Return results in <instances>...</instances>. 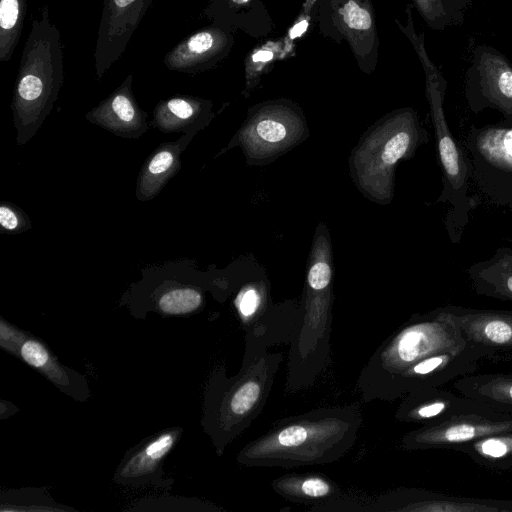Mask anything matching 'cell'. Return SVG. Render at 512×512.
I'll return each mask as SVG.
<instances>
[{"instance_id": "33", "label": "cell", "mask_w": 512, "mask_h": 512, "mask_svg": "<svg viewBox=\"0 0 512 512\" xmlns=\"http://www.w3.org/2000/svg\"><path fill=\"white\" fill-rule=\"evenodd\" d=\"M29 333L0 317V347L5 352L19 358L22 343Z\"/></svg>"}, {"instance_id": "12", "label": "cell", "mask_w": 512, "mask_h": 512, "mask_svg": "<svg viewBox=\"0 0 512 512\" xmlns=\"http://www.w3.org/2000/svg\"><path fill=\"white\" fill-rule=\"evenodd\" d=\"M512 429V414L493 409L454 416L443 422L419 426L400 440L407 451L453 450L479 438Z\"/></svg>"}, {"instance_id": "7", "label": "cell", "mask_w": 512, "mask_h": 512, "mask_svg": "<svg viewBox=\"0 0 512 512\" xmlns=\"http://www.w3.org/2000/svg\"><path fill=\"white\" fill-rule=\"evenodd\" d=\"M309 135L305 114L295 101L266 100L249 107L244 122L216 156L238 147L246 165L265 166L302 144Z\"/></svg>"}, {"instance_id": "6", "label": "cell", "mask_w": 512, "mask_h": 512, "mask_svg": "<svg viewBox=\"0 0 512 512\" xmlns=\"http://www.w3.org/2000/svg\"><path fill=\"white\" fill-rule=\"evenodd\" d=\"M405 13V23L399 19H395V22L414 47L425 74L426 98L442 170L443 191L439 200L451 205L454 226H463L474 207V201L468 195L470 170L466 155L453 137L444 112L447 81L428 56L424 34L416 33L411 5L406 7Z\"/></svg>"}, {"instance_id": "4", "label": "cell", "mask_w": 512, "mask_h": 512, "mask_svg": "<svg viewBox=\"0 0 512 512\" xmlns=\"http://www.w3.org/2000/svg\"><path fill=\"white\" fill-rule=\"evenodd\" d=\"M64 83V54L59 29L43 5L33 18L22 50L10 108L16 142L31 140L50 114Z\"/></svg>"}, {"instance_id": "18", "label": "cell", "mask_w": 512, "mask_h": 512, "mask_svg": "<svg viewBox=\"0 0 512 512\" xmlns=\"http://www.w3.org/2000/svg\"><path fill=\"white\" fill-rule=\"evenodd\" d=\"M490 409L481 401L433 387L404 396L394 416L398 422L425 426L457 415Z\"/></svg>"}, {"instance_id": "21", "label": "cell", "mask_w": 512, "mask_h": 512, "mask_svg": "<svg viewBox=\"0 0 512 512\" xmlns=\"http://www.w3.org/2000/svg\"><path fill=\"white\" fill-rule=\"evenodd\" d=\"M19 359L74 400L85 402L90 398L87 379L74 369L63 365L50 348L34 335L29 334L22 343Z\"/></svg>"}, {"instance_id": "11", "label": "cell", "mask_w": 512, "mask_h": 512, "mask_svg": "<svg viewBox=\"0 0 512 512\" xmlns=\"http://www.w3.org/2000/svg\"><path fill=\"white\" fill-rule=\"evenodd\" d=\"M464 97L473 113L496 109L512 123V64L507 57L490 45L475 46L464 76Z\"/></svg>"}, {"instance_id": "25", "label": "cell", "mask_w": 512, "mask_h": 512, "mask_svg": "<svg viewBox=\"0 0 512 512\" xmlns=\"http://www.w3.org/2000/svg\"><path fill=\"white\" fill-rule=\"evenodd\" d=\"M272 489L282 498L317 506L341 496L340 486L322 473L286 474L275 478Z\"/></svg>"}, {"instance_id": "28", "label": "cell", "mask_w": 512, "mask_h": 512, "mask_svg": "<svg viewBox=\"0 0 512 512\" xmlns=\"http://www.w3.org/2000/svg\"><path fill=\"white\" fill-rule=\"evenodd\" d=\"M477 465L506 472L512 470V429L491 434L457 449Z\"/></svg>"}, {"instance_id": "35", "label": "cell", "mask_w": 512, "mask_h": 512, "mask_svg": "<svg viewBox=\"0 0 512 512\" xmlns=\"http://www.w3.org/2000/svg\"><path fill=\"white\" fill-rule=\"evenodd\" d=\"M453 12L458 23L464 20V13L469 8L473 0H445Z\"/></svg>"}, {"instance_id": "17", "label": "cell", "mask_w": 512, "mask_h": 512, "mask_svg": "<svg viewBox=\"0 0 512 512\" xmlns=\"http://www.w3.org/2000/svg\"><path fill=\"white\" fill-rule=\"evenodd\" d=\"M235 32L212 23L182 39L163 59L167 69L195 74L210 70L228 57Z\"/></svg>"}, {"instance_id": "36", "label": "cell", "mask_w": 512, "mask_h": 512, "mask_svg": "<svg viewBox=\"0 0 512 512\" xmlns=\"http://www.w3.org/2000/svg\"><path fill=\"white\" fill-rule=\"evenodd\" d=\"M494 361H497V362L502 361V362L512 363V353L501 355V356L497 357Z\"/></svg>"}, {"instance_id": "24", "label": "cell", "mask_w": 512, "mask_h": 512, "mask_svg": "<svg viewBox=\"0 0 512 512\" xmlns=\"http://www.w3.org/2000/svg\"><path fill=\"white\" fill-rule=\"evenodd\" d=\"M466 272L476 294L512 302L511 248H498L490 258L472 264Z\"/></svg>"}, {"instance_id": "3", "label": "cell", "mask_w": 512, "mask_h": 512, "mask_svg": "<svg viewBox=\"0 0 512 512\" xmlns=\"http://www.w3.org/2000/svg\"><path fill=\"white\" fill-rule=\"evenodd\" d=\"M429 141L417 111L394 109L362 134L348 159L349 176L363 197L388 205L395 195L396 168Z\"/></svg>"}, {"instance_id": "29", "label": "cell", "mask_w": 512, "mask_h": 512, "mask_svg": "<svg viewBox=\"0 0 512 512\" xmlns=\"http://www.w3.org/2000/svg\"><path fill=\"white\" fill-rule=\"evenodd\" d=\"M27 0H0V61L8 62L19 43Z\"/></svg>"}, {"instance_id": "30", "label": "cell", "mask_w": 512, "mask_h": 512, "mask_svg": "<svg viewBox=\"0 0 512 512\" xmlns=\"http://www.w3.org/2000/svg\"><path fill=\"white\" fill-rule=\"evenodd\" d=\"M284 48L283 40H270L258 45L247 55L244 65L245 85L242 91L245 98L251 95L274 62L284 56Z\"/></svg>"}, {"instance_id": "22", "label": "cell", "mask_w": 512, "mask_h": 512, "mask_svg": "<svg viewBox=\"0 0 512 512\" xmlns=\"http://www.w3.org/2000/svg\"><path fill=\"white\" fill-rule=\"evenodd\" d=\"M202 14L212 23L254 39L265 38L275 29L263 0H209Z\"/></svg>"}, {"instance_id": "15", "label": "cell", "mask_w": 512, "mask_h": 512, "mask_svg": "<svg viewBox=\"0 0 512 512\" xmlns=\"http://www.w3.org/2000/svg\"><path fill=\"white\" fill-rule=\"evenodd\" d=\"M467 343L485 360L512 353V310L477 309L447 304L440 307Z\"/></svg>"}, {"instance_id": "5", "label": "cell", "mask_w": 512, "mask_h": 512, "mask_svg": "<svg viewBox=\"0 0 512 512\" xmlns=\"http://www.w3.org/2000/svg\"><path fill=\"white\" fill-rule=\"evenodd\" d=\"M466 343L440 307L414 314L375 350L360 373L357 387L370 402L382 386L417 361Z\"/></svg>"}, {"instance_id": "9", "label": "cell", "mask_w": 512, "mask_h": 512, "mask_svg": "<svg viewBox=\"0 0 512 512\" xmlns=\"http://www.w3.org/2000/svg\"><path fill=\"white\" fill-rule=\"evenodd\" d=\"M464 147L477 188L497 204L512 206V124L472 126Z\"/></svg>"}, {"instance_id": "13", "label": "cell", "mask_w": 512, "mask_h": 512, "mask_svg": "<svg viewBox=\"0 0 512 512\" xmlns=\"http://www.w3.org/2000/svg\"><path fill=\"white\" fill-rule=\"evenodd\" d=\"M153 0H103L94 50V68L101 80L122 56Z\"/></svg>"}, {"instance_id": "10", "label": "cell", "mask_w": 512, "mask_h": 512, "mask_svg": "<svg viewBox=\"0 0 512 512\" xmlns=\"http://www.w3.org/2000/svg\"><path fill=\"white\" fill-rule=\"evenodd\" d=\"M483 354L468 343L434 353L393 377L374 395L373 400L394 401L423 389L442 387L475 373Z\"/></svg>"}, {"instance_id": "1", "label": "cell", "mask_w": 512, "mask_h": 512, "mask_svg": "<svg viewBox=\"0 0 512 512\" xmlns=\"http://www.w3.org/2000/svg\"><path fill=\"white\" fill-rule=\"evenodd\" d=\"M362 415L355 406L324 407L275 423L238 452L247 467L293 468L333 463L356 442Z\"/></svg>"}, {"instance_id": "32", "label": "cell", "mask_w": 512, "mask_h": 512, "mask_svg": "<svg viewBox=\"0 0 512 512\" xmlns=\"http://www.w3.org/2000/svg\"><path fill=\"white\" fill-rule=\"evenodd\" d=\"M31 228L28 215L11 202L0 203V229L2 233L19 234Z\"/></svg>"}, {"instance_id": "23", "label": "cell", "mask_w": 512, "mask_h": 512, "mask_svg": "<svg viewBox=\"0 0 512 512\" xmlns=\"http://www.w3.org/2000/svg\"><path fill=\"white\" fill-rule=\"evenodd\" d=\"M211 100L176 95L160 101L152 113L151 126L164 133L182 132L200 122H211L215 117Z\"/></svg>"}, {"instance_id": "20", "label": "cell", "mask_w": 512, "mask_h": 512, "mask_svg": "<svg viewBox=\"0 0 512 512\" xmlns=\"http://www.w3.org/2000/svg\"><path fill=\"white\" fill-rule=\"evenodd\" d=\"M210 122H200L185 130L173 142H164L154 149L143 163L136 183V198L140 201L154 199L181 167L180 156L197 132Z\"/></svg>"}, {"instance_id": "27", "label": "cell", "mask_w": 512, "mask_h": 512, "mask_svg": "<svg viewBox=\"0 0 512 512\" xmlns=\"http://www.w3.org/2000/svg\"><path fill=\"white\" fill-rule=\"evenodd\" d=\"M205 305L201 289L191 285L174 284L157 289L144 304L134 310V316L145 317L153 311L163 316H188L200 312Z\"/></svg>"}, {"instance_id": "19", "label": "cell", "mask_w": 512, "mask_h": 512, "mask_svg": "<svg viewBox=\"0 0 512 512\" xmlns=\"http://www.w3.org/2000/svg\"><path fill=\"white\" fill-rule=\"evenodd\" d=\"M133 75L123 82L104 100L85 114V118L116 136L138 139L148 129V113L143 111L132 92Z\"/></svg>"}, {"instance_id": "8", "label": "cell", "mask_w": 512, "mask_h": 512, "mask_svg": "<svg viewBox=\"0 0 512 512\" xmlns=\"http://www.w3.org/2000/svg\"><path fill=\"white\" fill-rule=\"evenodd\" d=\"M314 17L323 37L348 45L363 73L375 71L380 40L371 0H318Z\"/></svg>"}, {"instance_id": "16", "label": "cell", "mask_w": 512, "mask_h": 512, "mask_svg": "<svg viewBox=\"0 0 512 512\" xmlns=\"http://www.w3.org/2000/svg\"><path fill=\"white\" fill-rule=\"evenodd\" d=\"M182 434L181 427H170L141 440L124 455L115 470L114 482L133 487H170L173 480L164 477L163 461Z\"/></svg>"}, {"instance_id": "14", "label": "cell", "mask_w": 512, "mask_h": 512, "mask_svg": "<svg viewBox=\"0 0 512 512\" xmlns=\"http://www.w3.org/2000/svg\"><path fill=\"white\" fill-rule=\"evenodd\" d=\"M370 511L384 512H512V500L397 488L372 500Z\"/></svg>"}, {"instance_id": "34", "label": "cell", "mask_w": 512, "mask_h": 512, "mask_svg": "<svg viewBox=\"0 0 512 512\" xmlns=\"http://www.w3.org/2000/svg\"><path fill=\"white\" fill-rule=\"evenodd\" d=\"M317 1L318 0H305L303 3L301 13L298 15L294 25L290 28L287 38L282 39L286 48H289L291 42L300 37L307 30L310 18L312 14L315 13Z\"/></svg>"}, {"instance_id": "26", "label": "cell", "mask_w": 512, "mask_h": 512, "mask_svg": "<svg viewBox=\"0 0 512 512\" xmlns=\"http://www.w3.org/2000/svg\"><path fill=\"white\" fill-rule=\"evenodd\" d=\"M452 386L463 396L512 414V372L472 373L456 379Z\"/></svg>"}, {"instance_id": "31", "label": "cell", "mask_w": 512, "mask_h": 512, "mask_svg": "<svg viewBox=\"0 0 512 512\" xmlns=\"http://www.w3.org/2000/svg\"><path fill=\"white\" fill-rule=\"evenodd\" d=\"M425 24L437 31L451 25H459L453 12L445 0H411Z\"/></svg>"}, {"instance_id": "2", "label": "cell", "mask_w": 512, "mask_h": 512, "mask_svg": "<svg viewBox=\"0 0 512 512\" xmlns=\"http://www.w3.org/2000/svg\"><path fill=\"white\" fill-rule=\"evenodd\" d=\"M282 360L281 352L265 351L242 363L232 377L226 375L224 366L211 372L204 392L201 425L219 456L262 412Z\"/></svg>"}]
</instances>
